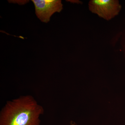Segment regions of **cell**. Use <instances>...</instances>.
Masks as SVG:
<instances>
[{
  "instance_id": "cell-1",
  "label": "cell",
  "mask_w": 125,
  "mask_h": 125,
  "mask_svg": "<svg viewBox=\"0 0 125 125\" xmlns=\"http://www.w3.org/2000/svg\"><path fill=\"white\" fill-rule=\"evenodd\" d=\"M44 109L32 96L7 101L0 112V125H40Z\"/></svg>"
},
{
  "instance_id": "cell-2",
  "label": "cell",
  "mask_w": 125,
  "mask_h": 125,
  "mask_svg": "<svg viewBox=\"0 0 125 125\" xmlns=\"http://www.w3.org/2000/svg\"><path fill=\"white\" fill-rule=\"evenodd\" d=\"M88 8L93 13L109 21L118 15L122 6L117 0H91L88 3Z\"/></svg>"
},
{
  "instance_id": "cell-3",
  "label": "cell",
  "mask_w": 125,
  "mask_h": 125,
  "mask_svg": "<svg viewBox=\"0 0 125 125\" xmlns=\"http://www.w3.org/2000/svg\"><path fill=\"white\" fill-rule=\"evenodd\" d=\"M32 1L35 6L36 15L43 22H49L54 13H60L63 9L60 0H32Z\"/></svg>"
},
{
  "instance_id": "cell-4",
  "label": "cell",
  "mask_w": 125,
  "mask_h": 125,
  "mask_svg": "<svg viewBox=\"0 0 125 125\" xmlns=\"http://www.w3.org/2000/svg\"><path fill=\"white\" fill-rule=\"evenodd\" d=\"M70 125H77L76 123L74 122L73 121H71L70 123Z\"/></svg>"
}]
</instances>
